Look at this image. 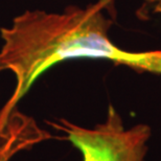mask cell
I'll return each instance as SVG.
<instances>
[{
	"instance_id": "3",
	"label": "cell",
	"mask_w": 161,
	"mask_h": 161,
	"mask_svg": "<svg viewBox=\"0 0 161 161\" xmlns=\"http://www.w3.org/2000/svg\"><path fill=\"white\" fill-rule=\"evenodd\" d=\"M50 137L35 119L14 110L0 125V161H9L19 152L30 150Z\"/></svg>"
},
{
	"instance_id": "2",
	"label": "cell",
	"mask_w": 161,
	"mask_h": 161,
	"mask_svg": "<svg viewBox=\"0 0 161 161\" xmlns=\"http://www.w3.org/2000/svg\"><path fill=\"white\" fill-rule=\"evenodd\" d=\"M48 124L80 151L83 161H146L152 136V129L146 124L125 128L112 105L105 121L93 128L80 127L64 118Z\"/></svg>"
},
{
	"instance_id": "1",
	"label": "cell",
	"mask_w": 161,
	"mask_h": 161,
	"mask_svg": "<svg viewBox=\"0 0 161 161\" xmlns=\"http://www.w3.org/2000/svg\"><path fill=\"white\" fill-rule=\"evenodd\" d=\"M114 0H98L86 8L69 6L63 13L26 11L0 28V71H11L16 86L0 110V125L16 109L38 78L64 61L108 60L130 68L161 73V50L134 53L121 49L109 38L112 20L106 13Z\"/></svg>"
}]
</instances>
